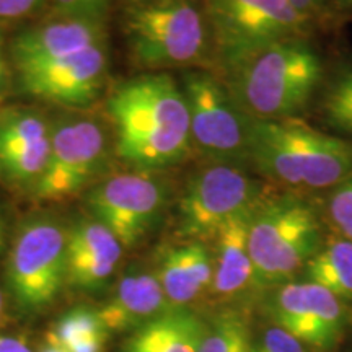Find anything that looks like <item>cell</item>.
<instances>
[{
    "label": "cell",
    "instance_id": "6da1fadb",
    "mask_svg": "<svg viewBox=\"0 0 352 352\" xmlns=\"http://www.w3.org/2000/svg\"><path fill=\"white\" fill-rule=\"evenodd\" d=\"M116 153L132 170L155 171L191 152L189 113L182 87L168 74H148L118 85L107 101Z\"/></svg>",
    "mask_w": 352,
    "mask_h": 352
},
{
    "label": "cell",
    "instance_id": "7a4b0ae2",
    "mask_svg": "<svg viewBox=\"0 0 352 352\" xmlns=\"http://www.w3.org/2000/svg\"><path fill=\"white\" fill-rule=\"evenodd\" d=\"M250 164L290 188H334L352 173V142L311 129L297 118L252 120Z\"/></svg>",
    "mask_w": 352,
    "mask_h": 352
},
{
    "label": "cell",
    "instance_id": "3957f363",
    "mask_svg": "<svg viewBox=\"0 0 352 352\" xmlns=\"http://www.w3.org/2000/svg\"><path fill=\"white\" fill-rule=\"evenodd\" d=\"M323 67L302 38L266 47L228 74L233 101L252 120H290L302 113L320 85Z\"/></svg>",
    "mask_w": 352,
    "mask_h": 352
},
{
    "label": "cell",
    "instance_id": "277c9868",
    "mask_svg": "<svg viewBox=\"0 0 352 352\" xmlns=\"http://www.w3.org/2000/svg\"><path fill=\"white\" fill-rule=\"evenodd\" d=\"M206 21L196 0L132 3L124 19L132 59L148 70L192 67L209 50Z\"/></svg>",
    "mask_w": 352,
    "mask_h": 352
},
{
    "label": "cell",
    "instance_id": "5b68a950",
    "mask_svg": "<svg viewBox=\"0 0 352 352\" xmlns=\"http://www.w3.org/2000/svg\"><path fill=\"white\" fill-rule=\"evenodd\" d=\"M318 246L320 223L307 202L280 196L254 206L248 233L254 280L284 283L315 256Z\"/></svg>",
    "mask_w": 352,
    "mask_h": 352
},
{
    "label": "cell",
    "instance_id": "8992f818",
    "mask_svg": "<svg viewBox=\"0 0 352 352\" xmlns=\"http://www.w3.org/2000/svg\"><path fill=\"white\" fill-rule=\"evenodd\" d=\"M206 19L227 74L266 47L302 38L310 19L289 0H204Z\"/></svg>",
    "mask_w": 352,
    "mask_h": 352
},
{
    "label": "cell",
    "instance_id": "52a82bcc",
    "mask_svg": "<svg viewBox=\"0 0 352 352\" xmlns=\"http://www.w3.org/2000/svg\"><path fill=\"white\" fill-rule=\"evenodd\" d=\"M191 144L214 164L250 162L252 118L239 108L227 85L206 70L191 69L183 76Z\"/></svg>",
    "mask_w": 352,
    "mask_h": 352
},
{
    "label": "cell",
    "instance_id": "ba28073f",
    "mask_svg": "<svg viewBox=\"0 0 352 352\" xmlns=\"http://www.w3.org/2000/svg\"><path fill=\"white\" fill-rule=\"evenodd\" d=\"M65 233L51 219H34L16 235L7 263V280L25 310L50 305L65 280Z\"/></svg>",
    "mask_w": 352,
    "mask_h": 352
},
{
    "label": "cell",
    "instance_id": "9c48e42d",
    "mask_svg": "<svg viewBox=\"0 0 352 352\" xmlns=\"http://www.w3.org/2000/svg\"><path fill=\"white\" fill-rule=\"evenodd\" d=\"M261 184L240 165L214 164L189 179L179 201V233L188 239L215 236L235 215L254 208Z\"/></svg>",
    "mask_w": 352,
    "mask_h": 352
},
{
    "label": "cell",
    "instance_id": "30bf717a",
    "mask_svg": "<svg viewBox=\"0 0 352 352\" xmlns=\"http://www.w3.org/2000/svg\"><path fill=\"white\" fill-rule=\"evenodd\" d=\"M87 204L95 220L114 233L122 248L147 235L165 206V186L152 171L118 173L90 189Z\"/></svg>",
    "mask_w": 352,
    "mask_h": 352
},
{
    "label": "cell",
    "instance_id": "8fae6325",
    "mask_svg": "<svg viewBox=\"0 0 352 352\" xmlns=\"http://www.w3.org/2000/svg\"><path fill=\"white\" fill-rule=\"evenodd\" d=\"M107 152V135L98 122H60L51 135L46 168L33 188L36 199L63 202L78 195L103 168Z\"/></svg>",
    "mask_w": 352,
    "mask_h": 352
},
{
    "label": "cell",
    "instance_id": "7c38bea8",
    "mask_svg": "<svg viewBox=\"0 0 352 352\" xmlns=\"http://www.w3.org/2000/svg\"><path fill=\"white\" fill-rule=\"evenodd\" d=\"M19 70L26 94L64 107H87L98 98L108 72L104 44Z\"/></svg>",
    "mask_w": 352,
    "mask_h": 352
},
{
    "label": "cell",
    "instance_id": "4fadbf2b",
    "mask_svg": "<svg viewBox=\"0 0 352 352\" xmlns=\"http://www.w3.org/2000/svg\"><path fill=\"white\" fill-rule=\"evenodd\" d=\"M274 318L303 344L327 351L340 338L344 308L341 298L318 284L287 283L274 298Z\"/></svg>",
    "mask_w": 352,
    "mask_h": 352
},
{
    "label": "cell",
    "instance_id": "5bb4252c",
    "mask_svg": "<svg viewBox=\"0 0 352 352\" xmlns=\"http://www.w3.org/2000/svg\"><path fill=\"white\" fill-rule=\"evenodd\" d=\"M103 38L104 28L98 16H63L16 36L12 59L16 69L51 63L103 44Z\"/></svg>",
    "mask_w": 352,
    "mask_h": 352
},
{
    "label": "cell",
    "instance_id": "9a60e30c",
    "mask_svg": "<svg viewBox=\"0 0 352 352\" xmlns=\"http://www.w3.org/2000/svg\"><path fill=\"white\" fill-rule=\"evenodd\" d=\"M122 245L98 220H82L65 235V280L78 289H96L116 270Z\"/></svg>",
    "mask_w": 352,
    "mask_h": 352
},
{
    "label": "cell",
    "instance_id": "2e32d148",
    "mask_svg": "<svg viewBox=\"0 0 352 352\" xmlns=\"http://www.w3.org/2000/svg\"><path fill=\"white\" fill-rule=\"evenodd\" d=\"M171 308L157 276L132 271L122 276L116 290L98 310L107 331L138 329Z\"/></svg>",
    "mask_w": 352,
    "mask_h": 352
},
{
    "label": "cell",
    "instance_id": "e0dca14e",
    "mask_svg": "<svg viewBox=\"0 0 352 352\" xmlns=\"http://www.w3.org/2000/svg\"><path fill=\"white\" fill-rule=\"evenodd\" d=\"M157 279L171 307H184L212 285L214 261L197 241L176 246L162 256Z\"/></svg>",
    "mask_w": 352,
    "mask_h": 352
},
{
    "label": "cell",
    "instance_id": "ac0fdd59",
    "mask_svg": "<svg viewBox=\"0 0 352 352\" xmlns=\"http://www.w3.org/2000/svg\"><path fill=\"white\" fill-rule=\"evenodd\" d=\"M208 327L184 307H171L135 329L122 352H199Z\"/></svg>",
    "mask_w": 352,
    "mask_h": 352
},
{
    "label": "cell",
    "instance_id": "d6986e66",
    "mask_svg": "<svg viewBox=\"0 0 352 352\" xmlns=\"http://www.w3.org/2000/svg\"><path fill=\"white\" fill-rule=\"evenodd\" d=\"M253 209L232 217L215 233L217 254L214 261L212 287L220 296L240 292L254 280V270L248 248L250 220Z\"/></svg>",
    "mask_w": 352,
    "mask_h": 352
},
{
    "label": "cell",
    "instance_id": "ffe728a7",
    "mask_svg": "<svg viewBox=\"0 0 352 352\" xmlns=\"http://www.w3.org/2000/svg\"><path fill=\"white\" fill-rule=\"evenodd\" d=\"M307 277L341 300L352 298V241L334 240L305 264Z\"/></svg>",
    "mask_w": 352,
    "mask_h": 352
},
{
    "label": "cell",
    "instance_id": "44dd1931",
    "mask_svg": "<svg viewBox=\"0 0 352 352\" xmlns=\"http://www.w3.org/2000/svg\"><path fill=\"white\" fill-rule=\"evenodd\" d=\"M51 152V134L23 147L0 152V168L12 183L32 186L38 183L46 168Z\"/></svg>",
    "mask_w": 352,
    "mask_h": 352
},
{
    "label": "cell",
    "instance_id": "7402d4cb",
    "mask_svg": "<svg viewBox=\"0 0 352 352\" xmlns=\"http://www.w3.org/2000/svg\"><path fill=\"white\" fill-rule=\"evenodd\" d=\"M321 114L334 131L352 135V67L340 70L328 83L321 101Z\"/></svg>",
    "mask_w": 352,
    "mask_h": 352
},
{
    "label": "cell",
    "instance_id": "603a6c76",
    "mask_svg": "<svg viewBox=\"0 0 352 352\" xmlns=\"http://www.w3.org/2000/svg\"><path fill=\"white\" fill-rule=\"evenodd\" d=\"M95 336H108L107 328L100 320L98 310L77 307L57 321L54 329H51V333L46 336V341L65 349L78 341Z\"/></svg>",
    "mask_w": 352,
    "mask_h": 352
},
{
    "label": "cell",
    "instance_id": "cb8c5ba5",
    "mask_svg": "<svg viewBox=\"0 0 352 352\" xmlns=\"http://www.w3.org/2000/svg\"><path fill=\"white\" fill-rule=\"evenodd\" d=\"M245 321L239 315H220L208 327L199 352H252Z\"/></svg>",
    "mask_w": 352,
    "mask_h": 352
},
{
    "label": "cell",
    "instance_id": "d4e9b609",
    "mask_svg": "<svg viewBox=\"0 0 352 352\" xmlns=\"http://www.w3.org/2000/svg\"><path fill=\"white\" fill-rule=\"evenodd\" d=\"M50 135L46 121L33 113H8L0 120V152L23 147Z\"/></svg>",
    "mask_w": 352,
    "mask_h": 352
},
{
    "label": "cell",
    "instance_id": "484cf974",
    "mask_svg": "<svg viewBox=\"0 0 352 352\" xmlns=\"http://www.w3.org/2000/svg\"><path fill=\"white\" fill-rule=\"evenodd\" d=\"M328 214L342 239L352 241V173L334 186L328 199Z\"/></svg>",
    "mask_w": 352,
    "mask_h": 352
},
{
    "label": "cell",
    "instance_id": "4316f807",
    "mask_svg": "<svg viewBox=\"0 0 352 352\" xmlns=\"http://www.w3.org/2000/svg\"><path fill=\"white\" fill-rule=\"evenodd\" d=\"M252 352H305L303 342L285 329L274 327L263 334L256 344H253Z\"/></svg>",
    "mask_w": 352,
    "mask_h": 352
},
{
    "label": "cell",
    "instance_id": "83f0119b",
    "mask_svg": "<svg viewBox=\"0 0 352 352\" xmlns=\"http://www.w3.org/2000/svg\"><path fill=\"white\" fill-rule=\"evenodd\" d=\"M100 0H56V12L60 16H98Z\"/></svg>",
    "mask_w": 352,
    "mask_h": 352
},
{
    "label": "cell",
    "instance_id": "f1b7e54d",
    "mask_svg": "<svg viewBox=\"0 0 352 352\" xmlns=\"http://www.w3.org/2000/svg\"><path fill=\"white\" fill-rule=\"evenodd\" d=\"M41 0H0V19L15 20L28 15Z\"/></svg>",
    "mask_w": 352,
    "mask_h": 352
},
{
    "label": "cell",
    "instance_id": "f546056e",
    "mask_svg": "<svg viewBox=\"0 0 352 352\" xmlns=\"http://www.w3.org/2000/svg\"><path fill=\"white\" fill-rule=\"evenodd\" d=\"M108 336H95L88 338V340L78 341L76 344L65 347V352H101L103 351L104 341H107Z\"/></svg>",
    "mask_w": 352,
    "mask_h": 352
},
{
    "label": "cell",
    "instance_id": "4dcf8cb0",
    "mask_svg": "<svg viewBox=\"0 0 352 352\" xmlns=\"http://www.w3.org/2000/svg\"><path fill=\"white\" fill-rule=\"evenodd\" d=\"M289 2L292 3L298 12L303 13V15L311 20V16L323 10L327 0H289Z\"/></svg>",
    "mask_w": 352,
    "mask_h": 352
},
{
    "label": "cell",
    "instance_id": "1f68e13d",
    "mask_svg": "<svg viewBox=\"0 0 352 352\" xmlns=\"http://www.w3.org/2000/svg\"><path fill=\"white\" fill-rule=\"evenodd\" d=\"M0 352H33L25 340L15 336H0Z\"/></svg>",
    "mask_w": 352,
    "mask_h": 352
},
{
    "label": "cell",
    "instance_id": "d6a6232c",
    "mask_svg": "<svg viewBox=\"0 0 352 352\" xmlns=\"http://www.w3.org/2000/svg\"><path fill=\"white\" fill-rule=\"evenodd\" d=\"M7 82H8V67L6 63V57H3L2 47H0V94L6 90Z\"/></svg>",
    "mask_w": 352,
    "mask_h": 352
},
{
    "label": "cell",
    "instance_id": "836d02e7",
    "mask_svg": "<svg viewBox=\"0 0 352 352\" xmlns=\"http://www.w3.org/2000/svg\"><path fill=\"white\" fill-rule=\"evenodd\" d=\"M39 352H65V351H64L60 346L52 344V342H47V341H46V346H44L43 349L39 351Z\"/></svg>",
    "mask_w": 352,
    "mask_h": 352
},
{
    "label": "cell",
    "instance_id": "e575fe53",
    "mask_svg": "<svg viewBox=\"0 0 352 352\" xmlns=\"http://www.w3.org/2000/svg\"><path fill=\"white\" fill-rule=\"evenodd\" d=\"M338 2L341 3L342 7H347V8H352V0H338Z\"/></svg>",
    "mask_w": 352,
    "mask_h": 352
},
{
    "label": "cell",
    "instance_id": "d590c367",
    "mask_svg": "<svg viewBox=\"0 0 352 352\" xmlns=\"http://www.w3.org/2000/svg\"><path fill=\"white\" fill-rule=\"evenodd\" d=\"M0 245H3V232H2V226H0Z\"/></svg>",
    "mask_w": 352,
    "mask_h": 352
},
{
    "label": "cell",
    "instance_id": "8d00e7d4",
    "mask_svg": "<svg viewBox=\"0 0 352 352\" xmlns=\"http://www.w3.org/2000/svg\"><path fill=\"white\" fill-rule=\"evenodd\" d=\"M145 2H151V0H132V3H145Z\"/></svg>",
    "mask_w": 352,
    "mask_h": 352
},
{
    "label": "cell",
    "instance_id": "74e56055",
    "mask_svg": "<svg viewBox=\"0 0 352 352\" xmlns=\"http://www.w3.org/2000/svg\"><path fill=\"white\" fill-rule=\"evenodd\" d=\"M108 2V0H100V3H101V7H103L104 6V3H107Z\"/></svg>",
    "mask_w": 352,
    "mask_h": 352
},
{
    "label": "cell",
    "instance_id": "f35d334b",
    "mask_svg": "<svg viewBox=\"0 0 352 352\" xmlns=\"http://www.w3.org/2000/svg\"><path fill=\"white\" fill-rule=\"evenodd\" d=\"M0 308H2V296H0Z\"/></svg>",
    "mask_w": 352,
    "mask_h": 352
},
{
    "label": "cell",
    "instance_id": "ab89813d",
    "mask_svg": "<svg viewBox=\"0 0 352 352\" xmlns=\"http://www.w3.org/2000/svg\"><path fill=\"white\" fill-rule=\"evenodd\" d=\"M0 314H2V308H0Z\"/></svg>",
    "mask_w": 352,
    "mask_h": 352
},
{
    "label": "cell",
    "instance_id": "60d3db41",
    "mask_svg": "<svg viewBox=\"0 0 352 352\" xmlns=\"http://www.w3.org/2000/svg\"><path fill=\"white\" fill-rule=\"evenodd\" d=\"M2 246H3V245H0V248H2Z\"/></svg>",
    "mask_w": 352,
    "mask_h": 352
}]
</instances>
